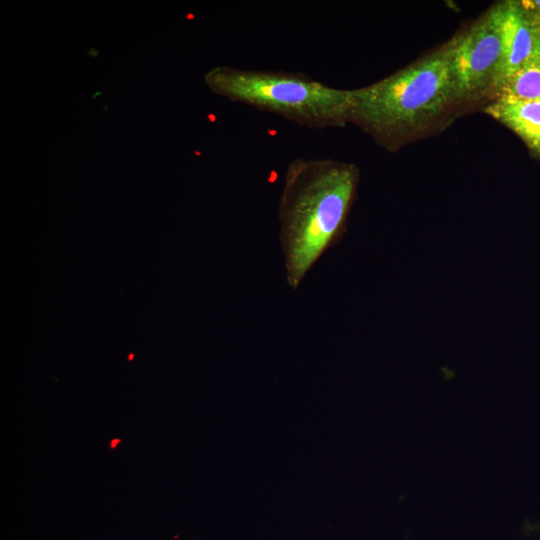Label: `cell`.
<instances>
[{"label":"cell","mask_w":540,"mask_h":540,"mask_svg":"<svg viewBox=\"0 0 540 540\" xmlns=\"http://www.w3.org/2000/svg\"><path fill=\"white\" fill-rule=\"evenodd\" d=\"M452 47L450 40L423 59L351 90L349 122L389 147L425 128L457 102Z\"/></svg>","instance_id":"cell-2"},{"label":"cell","mask_w":540,"mask_h":540,"mask_svg":"<svg viewBox=\"0 0 540 540\" xmlns=\"http://www.w3.org/2000/svg\"><path fill=\"white\" fill-rule=\"evenodd\" d=\"M120 438H114L110 441V449L116 448V446L120 443Z\"/></svg>","instance_id":"cell-9"},{"label":"cell","mask_w":540,"mask_h":540,"mask_svg":"<svg viewBox=\"0 0 540 540\" xmlns=\"http://www.w3.org/2000/svg\"><path fill=\"white\" fill-rule=\"evenodd\" d=\"M451 71L457 102L497 93L502 79L503 41L497 6L452 39Z\"/></svg>","instance_id":"cell-4"},{"label":"cell","mask_w":540,"mask_h":540,"mask_svg":"<svg viewBox=\"0 0 540 540\" xmlns=\"http://www.w3.org/2000/svg\"><path fill=\"white\" fill-rule=\"evenodd\" d=\"M485 112L512 130L540 155V100H519L497 95Z\"/></svg>","instance_id":"cell-6"},{"label":"cell","mask_w":540,"mask_h":540,"mask_svg":"<svg viewBox=\"0 0 540 540\" xmlns=\"http://www.w3.org/2000/svg\"><path fill=\"white\" fill-rule=\"evenodd\" d=\"M522 4L540 21V0H522Z\"/></svg>","instance_id":"cell-8"},{"label":"cell","mask_w":540,"mask_h":540,"mask_svg":"<svg viewBox=\"0 0 540 540\" xmlns=\"http://www.w3.org/2000/svg\"><path fill=\"white\" fill-rule=\"evenodd\" d=\"M496 6L504 49L502 84L521 68L540 61V21L522 1L508 0Z\"/></svg>","instance_id":"cell-5"},{"label":"cell","mask_w":540,"mask_h":540,"mask_svg":"<svg viewBox=\"0 0 540 540\" xmlns=\"http://www.w3.org/2000/svg\"><path fill=\"white\" fill-rule=\"evenodd\" d=\"M360 173L329 158H296L287 167L278 205L285 279L297 290L319 259L341 241Z\"/></svg>","instance_id":"cell-1"},{"label":"cell","mask_w":540,"mask_h":540,"mask_svg":"<svg viewBox=\"0 0 540 540\" xmlns=\"http://www.w3.org/2000/svg\"><path fill=\"white\" fill-rule=\"evenodd\" d=\"M497 95L519 100H540V61L529 64L507 78Z\"/></svg>","instance_id":"cell-7"},{"label":"cell","mask_w":540,"mask_h":540,"mask_svg":"<svg viewBox=\"0 0 540 540\" xmlns=\"http://www.w3.org/2000/svg\"><path fill=\"white\" fill-rule=\"evenodd\" d=\"M204 79L217 95L300 126L325 129L349 123L351 90L328 86L301 72L218 66Z\"/></svg>","instance_id":"cell-3"}]
</instances>
